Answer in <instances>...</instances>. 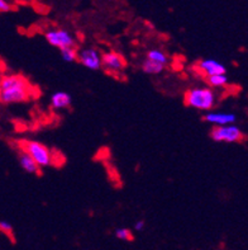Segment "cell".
Returning <instances> with one entry per match:
<instances>
[{
    "label": "cell",
    "mask_w": 248,
    "mask_h": 250,
    "mask_svg": "<svg viewBox=\"0 0 248 250\" xmlns=\"http://www.w3.org/2000/svg\"><path fill=\"white\" fill-rule=\"evenodd\" d=\"M33 94L28 80L19 74L0 76V103L14 104L27 102Z\"/></svg>",
    "instance_id": "cell-1"
},
{
    "label": "cell",
    "mask_w": 248,
    "mask_h": 250,
    "mask_svg": "<svg viewBox=\"0 0 248 250\" xmlns=\"http://www.w3.org/2000/svg\"><path fill=\"white\" fill-rule=\"evenodd\" d=\"M184 102L188 107L195 108L199 111H211L215 105L217 97L211 88L196 86V88L189 89L185 93Z\"/></svg>",
    "instance_id": "cell-2"
},
{
    "label": "cell",
    "mask_w": 248,
    "mask_h": 250,
    "mask_svg": "<svg viewBox=\"0 0 248 250\" xmlns=\"http://www.w3.org/2000/svg\"><path fill=\"white\" fill-rule=\"evenodd\" d=\"M22 151L27 152L31 156L39 168H47L55 164V156L54 152L48 149L47 146L43 145L42 143L38 141H32V140H25L20 143L19 146Z\"/></svg>",
    "instance_id": "cell-3"
},
{
    "label": "cell",
    "mask_w": 248,
    "mask_h": 250,
    "mask_svg": "<svg viewBox=\"0 0 248 250\" xmlns=\"http://www.w3.org/2000/svg\"><path fill=\"white\" fill-rule=\"evenodd\" d=\"M210 137L217 143L236 144L245 140V133L237 126H215L210 131Z\"/></svg>",
    "instance_id": "cell-4"
},
{
    "label": "cell",
    "mask_w": 248,
    "mask_h": 250,
    "mask_svg": "<svg viewBox=\"0 0 248 250\" xmlns=\"http://www.w3.org/2000/svg\"><path fill=\"white\" fill-rule=\"evenodd\" d=\"M46 41L54 46V47L58 48H65V47H75L76 46V40L69 31L62 28H52L44 33Z\"/></svg>",
    "instance_id": "cell-5"
},
{
    "label": "cell",
    "mask_w": 248,
    "mask_h": 250,
    "mask_svg": "<svg viewBox=\"0 0 248 250\" xmlns=\"http://www.w3.org/2000/svg\"><path fill=\"white\" fill-rule=\"evenodd\" d=\"M101 62H103L104 69L110 74L122 73L127 66L126 59L123 57V55H120L119 52H115V51L105 52L101 56Z\"/></svg>",
    "instance_id": "cell-6"
},
{
    "label": "cell",
    "mask_w": 248,
    "mask_h": 250,
    "mask_svg": "<svg viewBox=\"0 0 248 250\" xmlns=\"http://www.w3.org/2000/svg\"><path fill=\"white\" fill-rule=\"evenodd\" d=\"M77 61L89 70H100L103 67L100 52L95 48H84L77 52Z\"/></svg>",
    "instance_id": "cell-7"
},
{
    "label": "cell",
    "mask_w": 248,
    "mask_h": 250,
    "mask_svg": "<svg viewBox=\"0 0 248 250\" xmlns=\"http://www.w3.org/2000/svg\"><path fill=\"white\" fill-rule=\"evenodd\" d=\"M204 121L214 126H228L237 121V116L229 112H210L204 116Z\"/></svg>",
    "instance_id": "cell-8"
},
{
    "label": "cell",
    "mask_w": 248,
    "mask_h": 250,
    "mask_svg": "<svg viewBox=\"0 0 248 250\" xmlns=\"http://www.w3.org/2000/svg\"><path fill=\"white\" fill-rule=\"evenodd\" d=\"M198 69L200 70L201 73L204 74L205 76L210 75H223L227 73V69L223 63L219 62L213 59H207V60H201L198 63Z\"/></svg>",
    "instance_id": "cell-9"
},
{
    "label": "cell",
    "mask_w": 248,
    "mask_h": 250,
    "mask_svg": "<svg viewBox=\"0 0 248 250\" xmlns=\"http://www.w3.org/2000/svg\"><path fill=\"white\" fill-rule=\"evenodd\" d=\"M71 103H73V98L66 92H56L51 97V107L54 109H57V111L69 108Z\"/></svg>",
    "instance_id": "cell-10"
},
{
    "label": "cell",
    "mask_w": 248,
    "mask_h": 250,
    "mask_svg": "<svg viewBox=\"0 0 248 250\" xmlns=\"http://www.w3.org/2000/svg\"><path fill=\"white\" fill-rule=\"evenodd\" d=\"M18 160H19V165L22 167L23 170H25L27 173L29 174H39V167L37 165V163L31 158V156L24 151H20L19 152V156H18Z\"/></svg>",
    "instance_id": "cell-11"
},
{
    "label": "cell",
    "mask_w": 248,
    "mask_h": 250,
    "mask_svg": "<svg viewBox=\"0 0 248 250\" xmlns=\"http://www.w3.org/2000/svg\"><path fill=\"white\" fill-rule=\"evenodd\" d=\"M147 60L153 61V62L166 66L167 62H169V56H167L165 51L158 50V48H153V50H150L147 52Z\"/></svg>",
    "instance_id": "cell-12"
},
{
    "label": "cell",
    "mask_w": 248,
    "mask_h": 250,
    "mask_svg": "<svg viewBox=\"0 0 248 250\" xmlns=\"http://www.w3.org/2000/svg\"><path fill=\"white\" fill-rule=\"evenodd\" d=\"M142 70L145 71L148 75H158L165 70L164 65H160V63H156L153 61L146 60L145 62L142 63Z\"/></svg>",
    "instance_id": "cell-13"
},
{
    "label": "cell",
    "mask_w": 248,
    "mask_h": 250,
    "mask_svg": "<svg viewBox=\"0 0 248 250\" xmlns=\"http://www.w3.org/2000/svg\"><path fill=\"white\" fill-rule=\"evenodd\" d=\"M207 83L210 88H223L228 84V78H227L226 74H223V75H210L207 76Z\"/></svg>",
    "instance_id": "cell-14"
},
{
    "label": "cell",
    "mask_w": 248,
    "mask_h": 250,
    "mask_svg": "<svg viewBox=\"0 0 248 250\" xmlns=\"http://www.w3.org/2000/svg\"><path fill=\"white\" fill-rule=\"evenodd\" d=\"M60 54L62 60L66 61V62H74V61L77 60V51L75 47L61 48Z\"/></svg>",
    "instance_id": "cell-15"
},
{
    "label": "cell",
    "mask_w": 248,
    "mask_h": 250,
    "mask_svg": "<svg viewBox=\"0 0 248 250\" xmlns=\"http://www.w3.org/2000/svg\"><path fill=\"white\" fill-rule=\"evenodd\" d=\"M115 238L119 239L122 241H132L133 239V234L132 231L127 228H119L115 230Z\"/></svg>",
    "instance_id": "cell-16"
},
{
    "label": "cell",
    "mask_w": 248,
    "mask_h": 250,
    "mask_svg": "<svg viewBox=\"0 0 248 250\" xmlns=\"http://www.w3.org/2000/svg\"><path fill=\"white\" fill-rule=\"evenodd\" d=\"M0 231L5 232V234H12L13 225L9 221H0Z\"/></svg>",
    "instance_id": "cell-17"
},
{
    "label": "cell",
    "mask_w": 248,
    "mask_h": 250,
    "mask_svg": "<svg viewBox=\"0 0 248 250\" xmlns=\"http://www.w3.org/2000/svg\"><path fill=\"white\" fill-rule=\"evenodd\" d=\"M12 10V4L8 0H0V13H6Z\"/></svg>",
    "instance_id": "cell-18"
},
{
    "label": "cell",
    "mask_w": 248,
    "mask_h": 250,
    "mask_svg": "<svg viewBox=\"0 0 248 250\" xmlns=\"http://www.w3.org/2000/svg\"><path fill=\"white\" fill-rule=\"evenodd\" d=\"M146 226V221L145 220H138V221L134 224V230L135 231H142Z\"/></svg>",
    "instance_id": "cell-19"
}]
</instances>
